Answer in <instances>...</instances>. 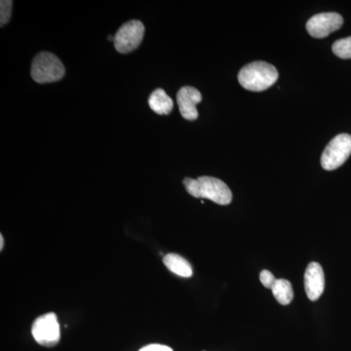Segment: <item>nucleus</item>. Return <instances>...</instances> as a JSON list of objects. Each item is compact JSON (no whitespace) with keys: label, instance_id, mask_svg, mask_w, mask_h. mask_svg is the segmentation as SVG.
<instances>
[{"label":"nucleus","instance_id":"obj_3","mask_svg":"<svg viewBox=\"0 0 351 351\" xmlns=\"http://www.w3.org/2000/svg\"><path fill=\"white\" fill-rule=\"evenodd\" d=\"M31 73L34 82L44 84L61 80L66 73V69L56 55L41 52L32 61Z\"/></svg>","mask_w":351,"mask_h":351},{"label":"nucleus","instance_id":"obj_1","mask_svg":"<svg viewBox=\"0 0 351 351\" xmlns=\"http://www.w3.org/2000/svg\"><path fill=\"white\" fill-rule=\"evenodd\" d=\"M184 186L186 191L196 198H205L219 205H228L232 201L230 188L219 179L203 176L198 179L186 178Z\"/></svg>","mask_w":351,"mask_h":351},{"label":"nucleus","instance_id":"obj_17","mask_svg":"<svg viewBox=\"0 0 351 351\" xmlns=\"http://www.w3.org/2000/svg\"><path fill=\"white\" fill-rule=\"evenodd\" d=\"M4 239L2 235H0V250H3Z\"/></svg>","mask_w":351,"mask_h":351},{"label":"nucleus","instance_id":"obj_15","mask_svg":"<svg viewBox=\"0 0 351 351\" xmlns=\"http://www.w3.org/2000/svg\"><path fill=\"white\" fill-rule=\"evenodd\" d=\"M260 280L261 283H262L265 288L271 289L274 283L276 282L277 279L271 272L265 269L262 270V272L260 274Z\"/></svg>","mask_w":351,"mask_h":351},{"label":"nucleus","instance_id":"obj_2","mask_svg":"<svg viewBox=\"0 0 351 351\" xmlns=\"http://www.w3.org/2000/svg\"><path fill=\"white\" fill-rule=\"evenodd\" d=\"M276 66L265 62H254L246 64L239 73V82L249 91H265L278 80Z\"/></svg>","mask_w":351,"mask_h":351},{"label":"nucleus","instance_id":"obj_16","mask_svg":"<svg viewBox=\"0 0 351 351\" xmlns=\"http://www.w3.org/2000/svg\"><path fill=\"white\" fill-rule=\"evenodd\" d=\"M138 351H173V350L167 346L152 343V345L144 346Z\"/></svg>","mask_w":351,"mask_h":351},{"label":"nucleus","instance_id":"obj_9","mask_svg":"<svg viewBox=\"0 0 351 351\" xmlns=\"http://www.w3.org/2000/svg\"><path fill=\"white\" fill-rule=\"evenodd\" d=\"M202 101V95L195 87L186 86L179 90L177 94L178 106L184 119L193 121L197 119L196 105Z\"/></svg>","mask_w":351,"mask_h":351},{"label":"nucleus","instance_id":"obj_10","mask_svg":"<svg viewBox=\"0 0 351 351\" xmlns=\"http://www.w3.org/2000/svg\"><path fill=\"white\" fill-rule=\"evenodd\" d=\"M163 263L165 267L176 276L184 277V278L193 276V270L191 263L178 254H168L163 258Z\"/></svg>","mask_w":351,"mask_h":351},{"label":"nucleus","instance_id":"obj_13","mask_svg":"<svg viewBox=\"0 0 351 351\" xmlns=\"http://www.w3.org/2000/svg\"><path fill=\"white\" fill-rule=\"evenodd\" d=\"M332 50L341 59H351V36L337 40L332 44Z\"/></svg>","mask_w":351,"mask_h":351},{"label":"nucleus","instance_id":"obj_4","mask_svg":"<svg viewBox=\"0 0 351 351\" xmlns=\"http://www.w3.org/2000/svg\"><path fill=\"white\" fill-rule=\"evenodd\" d=\"M351 154V136L339 134L328 144L321 156L323 169L332 171L338 169L348 160Z\"/></svg>","mask_w":351,"mask_h":351},{"label":"nucleus","instance_id":"obj_5","mask_svg":"<svg viewBox=\"0 0 351 351\" xmlns=\"http://www.w3.org/2000/svg\"><path fill=\"white\" fill-rule=\"evenodd\" d=\"M32 334L36 343L40 346L47 348L56 346L61 339L56 314L46 313L36 318L32 324Z\"/></svg>","mask_w":351,"mask_h":351},{"label":"nucleus","instance_id":"obj_8","mask_svg":"<svg viewBox=\"0 0 351 351\" xmlns=\"http://www.w3.org/2000/svg\"><path fill=\"white\" fill-rule=\"evenodd\" d=\"M325 276L322 267L318 263L313 262L307 265L304 272V290L307 298L315 302L324 292Z\"/></svg>","mask_w":351,"mask_h":351},{"label":"nucleus","instance_id":"obj_12","mask_svg":"<svg viewBox=\"0 0 351 351\" xmlns=\"http://www.w3.org/2000/svg\"><path fill=\"white\" fill-rule=\"evenodd\" d=\"M271 291L276 301L283 306L291 304L294 299L292 284L286 279H277L276 282L272 286Z\"/></svg>","mask_w":351,"mask_h":351},{"label":"nucleus","instance_id":"obj_7","mask_svg":"<svg viewBox=\"0 0 351 351\" xmlns=\"http://www.w3.org/2000/svg\"><path fill=\"white\" fill-rule=\"evenodd\" d=\"M343 24V17L338 13H320L307 21V32L314 38H324L338 31Z\"/></svg>","mask_w":351,"mask_h":351},{"label":"nucleus","instance_id":"obj_14","mask_svg":"<svg viewBox=\"0 0 351 351\" xmlns=\"http://www.w3.org/2000/svg\"><path fill=\"white\" fill-rule=\"evenodd\" d=\"M13 1L10 0H2L0 2V24L1 27L6 25L12 15Z\"/></svg>","mask_w":351,"mask_h":351},{"label":"nucleus","instance_id":"obj_6","mask_svg":"<svg viewBox=\"0 0 351 351\" xmlns=\"http://www.w3.org/2000/svg\"><path fill=\"white\" fill-rule=\"evenodd\" d=\"M145 32V25L141 21H129L115 34L113 40L115 49L121 54L137 49L144 38Z\"/></svg>","mask_w":351,"mask_h":351},{"label":"nucleus","instance_id":"obj_11","mask_svg":"<svg viewBox=\"0 0 351 351\" xmlns=\"http://www.w3.org/2000/svg\"><path fill=\"white\" fill-rule=\"evenodd\" d=\"M149 108L157 114L167 115L172 112L174 103L163 89H156L152 92L149 99Z\"/></svg>","mask_w":351,"mask_h":351}]
</instances>
